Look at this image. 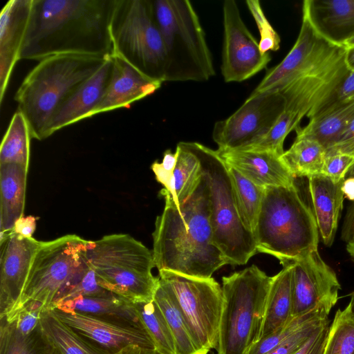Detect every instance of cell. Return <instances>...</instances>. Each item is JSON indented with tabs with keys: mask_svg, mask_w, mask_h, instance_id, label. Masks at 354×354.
I'll return each instance as SVG.
<instances>
[{
	"mask_svg": "<svg viewBox=\"0 0 354 354\" xmlns=\"http://www.w3.org/2000/svg\"><path fill=\"white\" fill-rule=\"evenodd\" d=\"M115 0H32L20 59L65 53L106 57Z\"/></svg>",
	"mask_w": 354,
	"mask_h": 354,
	"instance_id": "6da1fadb",
	"label": "cell"
},
{
	"mask_svg": "<svg viewBox=\"0 0 354 354\" xmlns=\"http://www.w3.org/2000/svg\"><path fill=\"white\" fill-rule=\"evenodd\" d=\"M346 48L321 37L302 17L293 47L277 66L270 68L250 95L278 91L285 109L301 120L311 118L350 71L345 63Z\"/></svg>",
	"mask_w": 354,
	"mask_h": 354,
	"instance_id": "7a4b0ae2",
	"label": "cell"
},
{
	"mask_svg": "<svg viewBox=\"0 0 354 354\" xmlns=\"http://www.w3.org/2000/svg\"><path fill=\"white\" fill-rule=\"evenodd\" d=\"M165 205L157 216L153 236V256L158 271L208 279L227 264L214 243L209 192L202 178L194 193L177 206L162 190Z\"/></svg>",
	"mask_w": 354,
	"mask_h": 354,
	"instance_id": "3957f363",
	"label": "cell"
},
{
	"mask_svg": "<svg viewBox=\"0 0 354 354\" xmlns=\"http://www.w3.org/2000/svg\"><path fill=\"white\" fill-rule=\"evenodd\" d=\"M109 57L65 53L39 61L24 77L14 97L17 110L28 122L32 138H46L49 122L60 104Z\"/></svg>",
	"mask_w": 354,
	"mask_h": 354,
	"instance_id": "277c9868",
	"label": "cell"
},
{
	"mask_svg": "<svg viewBox=\"0 0 354 354\" xmlns=\"http://www.w3.org/2000/svg\"><path fill=\"white\" fill-rule=\"evenodd\" d=\"M253 234L257 252L274 257L281 265L318 250L316 219L295 181L290 187L266 188Z\"/></svg>",
	"mask_w": 354,
	"mask_h": 354,
	"instance_id": "5b68a950",
	"label": "cell"
},
{
	"mask_svg": "<svg viewBox=\"0 0 354 354\" xmlns=\"http://www.w3.org/2000/svg\"><path fill=\"white\" fill-rule=\"evenodd\" d=\"M91 241L67 234L41 241L32 259L21 297L7 321L24 311L49 312L91 270L86 252Z\"/></svg>",
	"mask_w": 354,
	"mask_h": 354,
	"instance_id": "8992f818",
	"label": "cell"
},
{
	"mask_svg": "<svg viewBox=\"0 0 354 354\" xmlns=\"http://www.w3.org/2000/svg\"><path fill=\"white\" fill-rule=\"evenodd\" d=\"M88 265L104 289L133 303L151 301L159 285L152 274L153 252L127 234L106 235L91 241Z\"/></svg>",
	"mask_w": 354,
	"mask_h": 354,
	"instance_id": "52a82bcc",
	"label": "cell"
},
{
	"mask_svg": "<svg viewBox=\"0 0 354 354\" xmlns=\"http://www.w3.org/2000/svg\"><path fill=\"white\" fill-rule=\"evenodd\" d=\"M272 279L256 265L222 277L216 354H248L259 341Z\"/></svg>",
	"mask_w": 354,
	"mask_h": 354,
	"instance_id": "ba28073f",
	"label": "cell"
},
{
	"mask_svg": "<svg viewBox=\"0 0 354 354\" xmlns=\"http://www.w3.org/2000/svg\"><path fill=\"white\" fill-rule=\"evenodd\" d=\"M164 41L165 82H204L215 75L204 30L188 0H151Z\"/></svg>",
	"mask_w": 354,
	"mask_h": 354,
	"instance_id": "9c48e42d",
	"label": "cell"
},
{
	"mask_svg": "<svg viewBox=\"0 0 354 354\" xmlns=\"http://www.w3.org/2000/svg\"><path fill=\"white\" fill-rule=\"evenodd\" d=\"M189 145L201 162L208 188L214 243L227 264L245 265L258 252L253 233L240 218L228 166L216 150L196 142Z\"/></svg>",
	"mask_w": 354,
	"mask_h": 354,
	"instance_id": "30bf717a",
	"label": "cell"
},
{
	"mask_svg": "<svg viewBox=\"0 0 354 354\" xmlns=\"http://www.w3.org/2000/svg\"><path fill=\"white\" fill-rule=\"evenodd\" d=\"M109 30L112 55L147 77L165 82L167 55L151 0H115Z\"/></svg>",
	"mask_w": 354,
	"mask_h": 354,
	"instance_id": "8fae6325",
	"label": "cell"
},
{
	"mask_svg": "<svg viewBox=\"0 0 354 354\" xmlns=\"http://www.w3.org/2000/svg\"><path fill=\"white\" fill-rule=\"evenodd\" d=\"M159 279L167 286L202 354L218 345L223 308L221 286L212 277L185 276L168 270L159 271Z\"/></svg>",
	"mask_w": 354,
	"mask_h": 354,
	"instance_id": "7c38bea8",
	"label": "cell"
},
{
	"mask_svg": "<svg viewBox=\"0 0 354 354\" xmlns=\"http://www.w3.org/2000/svg\"><path fill=\"white\" fill-rule=\"evenodd\" d=\"M285 103L278 91L250 95L234 113L214 124L212 138L218 149H243L261 140L277 121Z\"/></svg>",
	"mask_w": 354,
	"mask_h": 354,
	"instance_id": "4fadbf2b",
	"label": "cell"
},
{
	"mask_svg": "<svg viewBox=\"0 0 354 354\" xmlns=\"http://www.w3.org/2000/svg\"><path fill=\"white\" fill-rule=\"evenodd\" d=\"M223 43L221 73L225 82L246 80L264 69L271 60L243 22L234 0L223 6Z\"/></svg>",
	"mask_w": 354,
	"mask_h": 354,
	"instance_id": "5bb4252c",
	"label": "cell"
},
{
	"mask_svg": "<svg viewBox=\"0 0 354 354\" xmlns=\"http://www.w3.org/2000/svg\"><path fill=\"white\" fill-rule=\"evenodd\" d=\"M292 265V317L316 310L330 313L338 300L340 283L318 250Z\"/></svg>",
	"mask_w": 354,
	"mask_h": 354,
	"instance_id": "9a60e30c",
	"label": "cell"
},
{
	"mask_svg": "<svg viewBox=\"0 0 354 354\" xmlns=\"http://www.w3.org/2000/svg\"><path fill=\"white\" fill-rule=\"evenodd\" d=\"M41 242L12 230L0 235V318L18 302Z\"/></svg>",
	"mask_w": 354,
	"mask_h": 354,
	"instance_id": "2e32d148",
	"label": "cell"
},
{
	"mask_svg": "<svg viewBox=\"0 0 354 354\" xmlns=\"http://www.w3.org/2000/svg\"><path fill=\"white\" fill-rule=\"evenodd\" d=\"M50 312L107 354L131 344L154 348L150 337L140 326L123 324L73 310L55 308Z\"/></svg>",
	"mask_w": 354,
	"mask_h": 354,
	"instance_id": "e0dca14e",
	"label": "cell"
},
{
	"mask_svg": "<svg viewBox=\"0 0 354 354\" xmlns=\"http://www.w3.org/2000/svg\"><path fill=\"white\" fill-rule=\"evenodd\" d=\"M32 0H10L0 14V104L24 43Z\"/></svg>",
	"mask_w": 354,
	"mask_h": 354,
	"instance_id": "ac0fdd59",
	"label": "cell"
},
{
	"mask_svg": "<svg viewBox=\"0 0 354 354\" xmlns=\"http://www.w3.org/2000/svg\"><path fill=\"white\" fill-rule=\"evenodd\" d=\"M216 151L227 166L260 187H290L295 184V178L275 153L252 149Z\"/></svg>",
	"mask_w": 354,
	"mask_h": 354,
	"instance_id": "d6986e66",
	"label": "cell"
},
{
	"mask_svg": "<svg viewBox=\"0 0 354 354\" xmlns=\"http://www.w3.org/2000/svg\"><path fill=\"white\" fill-rule=\"evenodd\" d=\"M113 71L112 57L69 95L55 112L46 130V138L68 125L92 117L108 87Z\"/></svg>",
	"mask_w": 354,
	"mask_h": 354,
	"instance_id": "ffe728a7",
	"label": "cell"
},
{
	"mask_svg": "<svg viewBox=\"0 0 354 354\" xmlns=\"http://www.w3.org/2000/svg\"><path fill=\"white\" fill-rule=\"evenodd\" d=\"M111 57V79L92 117L117 109L129 108L134 102L155 93L162 84L144 75L122 58Z\"/></svg>",
	"mask_w": 354,
	"mask_h": 354,
	"instance_id": "44dd1931",
	"label": "cell"
},
{
	"mask_svg": "<svg viewBox=\"0 0 354 354\" xmlns=\"http://www.w3.org/2000/svg\"><path fill=\"white\" fill-rule=\"evenodd\" d=\"M303 17L324 39L337 45L354 37V0H305Z\"/></svg>",
	"mask_w": 354,
	"mask_h": 354,
	"instance_id": "7402d4cb",
	"label": "cell"
},
{
	"mask_svg": "<svg viewBox=\"0 0 354 354\" xmlns=\"http://www.w3.org/2000/svg\"><path fill=\"white\" fill-rule=\"evenodd\" d=\"M308 178L318 230L324 244L330 247L343 208L342 186L344 180L336 182L323 174Z\"/></svg>",
	"mask_w": 354,
	"mask_h": 354,
	"instance_id": "603a6c76",
	"label": "cell"
},
{
	"mask_svg": "<svg viewBox=\"0 0 354 354\" xmlns=\"http://www.w3.org/2000/svg\"><path fill=\"white\" fill-rule=\"evenodd\" d=\"M28 171L20 164L0 165V235L11 231L24 216Z\"/></svg>",
	"mask_w": 354,
	"mask_h": 354,
	"instance_id": "cb8c5ba5",
	"label": "cell"
},
{
	"mask_svg": "<svg viewBox=\"0 0 354 354\" xmlns=\"http://www.w3.org/2000/svg\"><path fill=\"white\" fill-rule=\"evenodd\" d=\"M282 270L272 277L265 310L260 339L288 324L292 317V265H282ZM259 339V340H260Z\"/></svg>",
	"mask_w": 354,
	"mask_h": 354,
	"instance_id": "d4e9b609",
	"label": "cell"
},
{
	"mask_svg": "<svg viewBox=\"0 0 354 354\" xmlns=\"http://www.w3.org/2000/svg\"><path fill=\"white\" fill-rule=\"evenodd\" d=\"M58 309L73 310L123 324L142 327L134 304L109 291L99 295L80 297Z\"/></svg>",
	"mask_w": 354,
	"mask_h": 354,
	"instance_id": "484cf974",
	"label": "cell"
},
{
	"mask_svg": "<svg viewBox=\"0 0 354 354\" xmlns=\"http://www.w3.org/2000/svg\"><path fill=\"white\" fill-rule=\"evenodd\" d=\"M353 117L354 101L339 104L310 118L304 127H297V137L316 140L328 150Z\"/></svg>",
	"mask_w": 354,
	"mask_h": 354,
	"instance_id": "4316f807",
	"label": "cell"
},
{
	"mask_svg": "<svg viewBox=\"0 0 354 354\" xmlns=\"http://www.w3.org/2000/svg\"><path fill=\"white\" fill-rule=\"evenodd\" d=\"M39 324L49 344L61 354H107L50 311L41 313Z\"/></svg>",
	"mask_w": 354,
	"mask_h": 354,
	"instance_id": "83f0119b",
	"label": "cell"
},
{
	"mask_svg": "<svg viewBox=\"0 0 354 354\" xmlns=\"http://www.w3.org/2000/svg\"><path fill=\"white\" fill-rule=\"evenodd\" d=\"M326 149L317 141L297 137L281 159L295 178L322 174Z\"/></svg>",
	"mask_w": 354,
	"mask_h": 354,
	"instance_id": "f1b7e54d",
	"label": "cell"
},
{
	"mask_svg": "<svg viewBox=\"0 0 354 354\" xmlns=\"http://www.w3.org/2000/svg\"><path fill=\"white\" fill-rule=\"evenodd\" d=\"M153 300L160 308L168 324L174 343L175 354H202L192 338L173 295L160 279Z\"/></svg>",
	"mask_w": 354,
	"mask_h": 354,
	"instance_id": "f546056e",
	"label": "cell"
},
{
	"mask_svg": "<svg viewBox=\"0 0 354 354\" xmlns=\"http://www.w3.org/2000/svg\"><path fill=\"white\" fill-rule=\"evenodd\" d=\"M176 150L178 151V160L174 170V189L170 196L175 204L179 206L187 201L197 189L203 178V170L189 142H178Z\"/></svg>",
	"mask_w": 354,
	"mask_h": 354,
	"instance_id": "4dcf8cb0",
	"label": "cell"
},
{
	"mask_svg": "<svg viewBox=\"0 0 354 354\" xmlns=\"http://www.w3.org/2000/svg\"><path fill=\"white\" fill-rule=\"evenodd\" d=\"M0 354H50L53 348L39 324L30 333H23L13 322L0 318Z\"/></svg>",
	"mask_w": 354,
	"mask_h": 354,
	"instance_id": "1f68e13d",
	"label": "cell"
},
{
	"mask_svg": "<svg viewBox=\"0 0 354 354\" xmlns=\"http://www.w3.org/2000/svg\"><path fill=\"white\" fill-rule=\"evenodd\" d=\"M32 138L28 122L21 112L13 114L0 147V165L15 163L29 167Z\"/></svg>",
	"mask_w": 354,
	"mask_h": 354,
	"instance_id": "d6a6232c",
	"label": "cell"
},
{
	"mask_svg": "<svg viewBox=\"0 0 354 354\" xmlns=\"http://www.w3.org/2000/svg\"><path fill=\"white\" fill-rule=\"evenodd\" d=\"M228 170L240 218L243 225L253 233L266 188L254 184L232 167L228 166Z\"/></svg>",
	"mask_w": 354,
	"mask_h": 354,
	"instance_id": "836d02e7",
	"label": "cell"
},
{
	"mask_svg": "<svg viewBox=\"0 0 354 354\" xmlns=\"http://www.w3.org/2000/svg\"><path fill=\"white\" fill-rule=\"evenodd\" d=\"M142 327L160 354H175L174 340L167 321L154 300L134 304Z\"/></svg>",
	"mask_w": 354,
	"mask_h": 354,
	"instance_id": "e575fe53",
	"label": "cell"
},
{
	"mask_svg": "<svg viewBox=\"0 0 354 354\" xmlns=\"http://www.w3.org/2000/svg\"><path fill=\"white\" fill-rule=\"evenodd\" d=\"M354 353V319L348 307L335 315L324 354Z\"/></svg>",
	"mask_w": 354,
	"mask_h": 354,
	"instance_id": "d590c367",
	"label": "cell"
},
{
	"mask_svg": "<svg viewBox=\"0 0 354 354\" xmlns=\"http://www.w3.org/2000/svg\"><path fill=\"white\" fill-rule=\"evenodd\" d=\"M328 315L326 311H319L296 332L266 354H295L317 329L329 322Z\"/></svg>",
	"mask_w": 354,
	"mask_h": 354,
	"instance_id": "8d00e7d4",
	"label": "cell"
},
{
	"mask_svg": "<svg viewBox=\"0 0 354 354\" xmlns=\"http://www.w3.org/2000/svg\"><path fill=\"white\" fill-rule=\"evenodd\" d=\"M248 8L253 16L260 33L259 46L263 53L277 51L280 48L281 39L270 25L258 0H247Z\"/></svg>",
	"mask_w": 354,
	"mask_h": 354,
	"instance_id": "74e56055",
	"label": "cell"
},
{
	"mask_svg": "<svg viewBox=\"0 0 354 354\" xmlns=\"http://www.w3.org/2000/svg\"><path fill=\"white\" fill-rule=\"evenodd\" d=\"M323 310H316L305 315L294 317L288 324L274 333L260 339L252 346L248 354H266L279 343L296 332L317 313ZM325 311V310H324Z\"/></svg>",
	"mask_w": 354,
	"mask_h": 354,
	"instance_id": "f35d334b",
	"label": "cell"
},
{
	"mask_svg": "<svg viewBox=\"0 0 354 354\" xmlns=\"http://www.w3.org/2000/svg\"><path fill=\"white\" fill-rule=\"evenodd\" d=\"M178 160V151L174 153L170 149L164 152L161 162H154L151 165L156 180L164 186V192L171 194L174 189V170Z\"/></svg>",
	"mask_w": 354,
	"mask_h": 354,
	"instance_id": "ab89813d",
	"label": "cell"
},
{
	"mask_svg": "<svg viewBox=\"0 0 354 354\" xmlns=\"http://www.w3.org/2000/svg\"><path fill=\"white\" fill-rule=\"evenodd\" d=\"M353 101L354 71H350L333 93L320 105L313 116L339 104Z\"/></svg>",
	"mask_w": 354,
	"mask_h": 354,
	"instance_id": "60d3db41",
	"label": "cell"
},
{
	"mask_svg": "<svg viewBox=\"0 0 354 354\" xmlns=\"http://www.w3.org/2000/svg\"><path fill=\"white\" fill-rule=\"evenodd\" d=\"M354 162V157L346 154L326 156L322 174L334 181L344 180V176Z\"/></svg>",
	"mask_w": 354,
	"mask_h": 354,
	"instance_id": "b9f144b4",
	"label": "cell"
},
{
	"mask_svg": "<svg viewBox=\"0 0 354 354\" xmlns=\"http://www.w3.org/2000/svg\"><path fill=\"white\" fill-rule=\"evenodd\" d=\"M329 328L328 322L317 329L295 354H324Z\"/></svg>",
	"mask_w": 354,
	"mask_h": 354,
	"instance_id": "7bdbcfd3",
	"label": "cell"
},
{
	"mask_svg": "<svg viewBox=\"0 0 354 354\" xmlns=\"http://www.w3.org/2000/svg\"><path fill=\"white\" fill-rule=\"evenodd\" d=\"M335 154H346L354 157V117L334 145L326 150V156Z\"/></svg>",
	"mask_w": 354,
	"mask_h": 354,
	"instance_id": "ee69618b",
	"label": "cell"
},
{
	"mask_svg": "<svg viewBox=\"0 0 354 354\" xmlns=\"http://www.w3.org/2000/svg\"><path fill=\"white\" fill-rule=\"evenodd\" d=\"M40 315L39 312L24 311L8 322H13L19 330L24 334H28L38 326Z\"/></svg>",
	"mask_w": 354,
	"mask_h": 354,
	"instance_id": "f6af8a7d",
	"label": "cell"
},
{
	"mask_svg": "<svg viewBox=\"0 0 354 354\" xmlns=\"http://www.w3.org/2000/svg\"><path fill=\"white\" fill-rule=\"evenodd\" d=\"M35 228V218L32 216H23L16 221L12 230L24 237L31 238Z\"/></svg>",
	"mask_w": 354,
	"mask_h": 354,
	"instance_id": "bcb514c9",
	"label": "cell"
},
{
	"mask_svg": "<svg viewBox=\"0 0 354 354\" xmlns=\"http://www.w3.org/2000/svg\"><path fill=\"white\" fill-rule=\"evenodd\" d=\"M354 234V203L346 211L342 229V239L348 243Z\"/></svg>",
	"mask_w": 354,
	"mask_h": 354,
	"instance_id": "7dc6e473",
	"label": "cell"
},
{
	"mask_svg": "<svg viewBox=\"0 0 354 354\" xmlns=\"http://www.w3.org/2000/svg\"><path fill=\"white\" fill-rule=\"evenodd\" d=\"M112 354H160L154 348H149L137 344L128 345Z\"/></svg>",
	"mask_w": 354,
	"mask_h": 354,
	"instance_id": "c3c4849f",
	"label": "cell"
},
{
	"mask_svg": "<svg viewBox=\"0 0 354 354\" xmlns=\"http://www.w3.org/2000/svg\"><path fill=\"white\" fill-rule=\"evenodd\" d=\"M342 190L344 196L354 203V177L344 179Z\"/></svg>",
	"mask_w": 354,
	"mask_h": 354,
	"instance_id": "681fc988",
	"label": "cell"
},
{
	"mask_svg": "<svg viewBox=\"0 0 354 354\" xmlns=\"http://www.w3.org/2000/svg\"><path fill=\"white\" fill-rule=\"evenodd\" d=\"M345 63L350 71H354V46L346 48Z\"/></svg>",
	"mask_w": 354,
	"mask_h": 354,
	"instance_id": "f907efd6",
	"label": "cell"
},
{
	"mask_svg": "<svg viewBox=\"0 0 354 354\" xmlns=\"http://www.w3.org/2000/svg\"><path fill=\"white\" fill-rule=\"evenodd\" d=\"M346 250L354 261V234L351 240L346 243Z\"/></svg>",
	"mask_w": 354,
	"mask_h": 354,
	"instance_id": "816d5d0a",
	"label": "cell"
},
{
	"mask_svg": "<svg viewBox=\"0 0 354 354\" xmlns=\"http://www.w3.org/2000/svg\"><path fill=\"white\" fill-rule=\"evenodd\" d=\"M351 296V300L349 304H348L347 307L349 310V312L354 319V291L350 295Z\"/></svg>",
	"mask_w": 354,
	"mask_h": 354,
	"instance_id": "f5cc1de1",
	"label": "cell"
},
{
	"mask_svg": "<svg viewBox=\"0 0 354 354\" xmlns=\"http://www.w3.org/2000/svg\"><path fill=\"white\" fill-rule=\"evenodd\" d=\"M354 177V162L346 171L344 179Z\"/></svg>",
	"mask_w": 354,
	"mask_h": 354,
	"instance_id": "db71d44e",
	"label": "cell"
},
{
	"mask_svg": "<svg viewBox=\"0 0 354 354\" xmlns=\"http://www.w3.org/2000/svg\"><path fill=\"white\" fill-rule=\"evenodd\" d=\"M354 46V37L351 38V39L348 40L344 44V46L346 48L351 47Z\"/></svg>",
	"mask_w": 354,
	"mask_h": 354,
	"instance_id": "11a10c76",
	"label": "cell"
},
{
	"mask_svg": "<svg viewBox=\"0 0 354 354\" xmlns=\"http://www.w3.org/2000/svg\"><path fill=\"white\" fill-rule=\"evenodd\" d=\"M50 354H61L57 350L53 348Z\"/></svg>",
	"mask_w": 354,
	"mask_h": 354,
	"instance_id": "9f6ffc18",
	"label": "cell"
},
{
	"mask_svg": "<svg viewBox=\"0 0 354 354\" xmlns=\"http://www.w3.org/2000/svg\"><path fill=\"white\" fill-rule=\"evenodd\" d=\"M208 354H216V353L213 351H210Z\"/></svg>",
	"mask_w": 354,
	"mask_h": 354,
	"instance_id": "6f0895ef",
	"label": "cell"
},
{
	"mask_svg": "<svg viewBox=\"0 0 354 354\" xmlns=\"http://www.w3.org/2000/svg\"><path fill=\"white\" fill-rule=\"evenodd\" d=\"M354 354V353H353Z\"/></svg>",
	"mask_w": 354,
	"mask_h": 354,
	"instance_id": "680465c9",
	"label": "cell"
}]
</instances>
